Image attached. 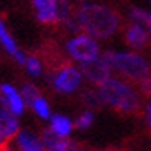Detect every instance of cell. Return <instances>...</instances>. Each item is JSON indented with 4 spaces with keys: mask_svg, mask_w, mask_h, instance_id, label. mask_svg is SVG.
Listing matches in <instances>:
<instances>
[{
    "mask_svg": "<svg viewBox=\"0 0 151 151\" xmlns=\"http://www.w3.org/2000/svg\"><path fill=\"white\" fill-rule=\"evenodd\" d=\"M76 22L85 34L105 39L121 27V15L114 9L100 4H85L76 10Z\"/></svg>",
    "mask_w": 151,
    "mask_h": 151,
    "instance_id": "cell-1",
    "label": "cell"
},
{
    "mask_svg": "<svg viewBox=\"0 0 151 151\" xmlns=\"http://www.w3.org/2000/svg\"><path fill=\"white\" fill-rule=\"evenodd\" d=\"M100 95L107 105L112 109L124 112V114H137L141 109V99L137 95V92L127 83L121 82L117 78H107L104 83L97 85Z\"/></svg>",
    "mask_w": 151,
    "mask_h": 151,
    "instance_id": "cell-2",
    "label": "cell"
},
{
    "mask_svg": "<svg viewBox=\"0 0 151 151\" xmlns=\"http://www.w3.org/2000/svg\"><path fill=\"white\" fill-rule=\"evenodd\" d=\"M104 60L109 63L112 70L122 76L129 78L131 82H141L146 76L151 75L150 63L144 60L143 56L136 53H117V51H105Z\"/></svg>",
    "mask_w": 151,
    "mask_h": 151,
    "instance_id": "cell-3",
    "label": "cell"
},
{
    "mask_svg": "<svg viewBox=\"0 0 151 151\" xmlns=\"http://www.w3.org/2000/svg\"><path fill=\"white\" fill-rule=\"evenodd\" d=\"M82 71L71 65H65L63 68L56 70V71H49L48 73V82L53 83L56 92L70 95L80 88L82 85Z\"/></svg>",
    "mask_w": 151,
    "mask_h": 151,
    "instance_id": "cell-4",
    "label": "cell"
},
{
    "mask_svg": "<svg viewBox=\"0 0 151 151\" xmlns=\"http://www.w3.org/2000/svg\"><path fill=\"white\" fill-rule=\"evenodd\" d=\"M66 51L73 60L80 63L90 61V60L97 58L99 53H100L97 41L88 34H78L73 39H70L66 42Z\"/></svg>",
    "mask_w": 151,
    "mask_h": 151,
    "instance_id": "cell-5",
    "label": "cell"
},
{
    "mask_svg": "<svg viewBox=\"0 0 151 151\" xmlns=\"http://www.w3.org/2000/svg\"><path fill=\"white\" fill-rule=\"evenodd\" d=\"M80 71L82 75L88 80V82L95 83V85H100L104 83L107 78H110V71L112 68L109 66V63L104 60V56H97L90 61L80 63Z\"/></svg>",
    "mask_w": 151,
    "mask_h": 151,
    "instance_id": "cell-6",
    "label": "cell"
},
{
    "mask_svg": "<svg viewBox=\"0 0 151 151\" xmlns=\"http://www.w3.org/2000/svg\"><path fill=\"white\" fill-rule=\"evenodd\" d=\"M17 132H19L17 116L14 114V110L10 109V105L5 100V97L0 95V134L7 141L10 137H14Z\"/></svg>",
    "mask_w": 151,
    "mask_h": 151,
    "instance_id": "cell-7",
    "label": "cell"
},
{
    "mask_svg": "<svg viewBox=\"0 0 151 151\" xmlns=\"http://www.w3.org/2000/svg\"><path fill=\"white\" fill-rule=\"evenodd\" d=\"M41 143L48 151H78V143L56 134L51 127L41 132Z\"/></svg>",
    "mask_w": 151,
    "mask_h": 151,
    "instance_id": "cell-8",
    "label": "cell"
},
{
    "mask_svg": "<svg viewBox=\"0 0 151 151\" xmlns=\"http://www.w3.org/2000/svg\"><path fill=\"white\" fill-rule=\"evenodd\" d=\"M150 31H146V29L141 26V24H132V26H129V27L126 29V42L129 44V46H132V48H144V46H148L150 44Z\"/></svg>",
    "mask_w": 151,
    "mask_h": 151,
    "instance_id": "cell-9",
    "label": "cell"
},
{
    "mask_svg": "<svg viewBox=\"0 0 151 151\" xmlns=\"http://www.w3.org/2000/svg\"><path fill=\"white\" fill-rule=\"evenodd\" d=\"M0 42H2V46L5 48V51H7L9 55H12L15 58V61L21 63V65H26V56H24V53H22L21 49L17 48V44H15L14 37L10 36V32L7 31V27H5V24L0 21Z\"/></svg>",
    "mask_w": 151,
    "mask_h": 151,
    "instance_id": "cell-10",
    "label": "cell"
},
{
    "mask_svg": "<svg viewBox=\"0 0 151 151\" xmlns=\"http://www.w3.org/2000/svg\"><path fill=\"white\" fill-rule=\"evenodd\" d=\"M32 5L37 10V21L42 24H56L55 2L53 0H32Z\"/></svg>",
    "mask_w": 151,
    "mask_h": 151,
    "instance_id": "cell-11",
    "label": "cell"
},
{
    "mask_svg": "<svg viewBox=\"0 0 151 151\" xmlns=\"http://www.w3.org/2000/svg\"><path fill=\"white\" fill-rule=\"evenodd\" d=\"M0 90H2V95L5 97V100L9 102L10 109L14 110V114L15 116H21L22 112H24V109H26V104L22 100L21 93H19L12 85H7V83L0 85Z\"/></svg>",
    "mask_w": 151,
    "mask_h": 151,
    "instance_id": "cell-12",
    "label": "cell"
},
{
    "mask_svg": "<svg viewBox=\"0 0 151 151\" xmlns=\"http://www.w3.org/2000/svg\"><path fill=\"white\" fill-rule=\"evenodd\" d=\"M17 144L21 151H46L41 139L34 137L29 131H19L17 132Z\"/></svg>",
    "mask_w": 151,
    "mask_h": 151,
    "instance_id": "cell-13",
    "label": "cell"
},
{
    "mask_svg": "<svg viewBox=\"0 0 151 151\" xmlns=\"http://www.w3.org/2000/svg\"><path fill=\"white\" fill-rule=\"evenodd\" d=\"M51 129L60 136L68 137L73 129V122L66 116H51Z\"/></svg>",
    "mask_w": 151,
    "mask_h": 151,
    "instance_id": "cell-14",
    "label": "cell"
},
{
    "mask_svg": "<svg viewBox=\"0 0 151 151\" xmlns=\"http://www.w3.org/2000/svg\"><path fill=\"white\" fill-rule=\"evenodd\" d=\"M82 102L90 107V109H102L104 105H107L104 97L100 95L99 90H93V88H85L82 92Z\"/></svg>",
    "mask_w": 151,
    "mask_h": 151,
    "instance_id": "cell-15",
    "label": "cell"
},
{
    "mask_svg": "<svg viewBox=\"0 0 151 151\" xmlns=\"http://www.w3.org/2000/svg\"><path fill=\"white\" fill-rule=\"evenodd\" d=\"M21 97H22V100H24V104L31 107L41 97V90L37 88L36 85H32V83H26L21 90Z\"/></svg>",
    "mask_w": 151,
    "mask_h": 151,
    "instance_id": "cell-16",
    "label": "cell"
},
{
    "mask_svg": "<svg viewBox=\"0 0 151 151\" xmlns=\"http://www.w3.org/2000/svg\"><path fill=\"white\" fill-rule=\"evenodd\" d=\"M55 2V14L58 22H65L71 17V7L68 0H53Z\"/></svg>",
    "mask_w": 151,
    "mask_h": 151,
    "instance_id": "cell-17",
    "label": "cell"
},
{
    "mask_svg": "<svg viewBox=\"0 0 151 151\" xmlns=\"http://www.w3.org/2000/svg\"><path fill=\"white\" fill-rule=\"evenodd\" d=\"M129 17L136 22V24H141V26L144 24V26H146L148 21H150L151 14H148L146 10H143V9H139V7H131L129 9Z\"/></svg>",
    "mask_w": 151,
    "mask_h": 151,
    "instance_id": "cell-18",
    "label": "cell"
},
{
    "mask_svg": "<svg viewBox=\"0 0 151 151\" xmlns=\"http://www.w3.org/2000/svg\"><path fill=\"white\" fill-rule=\"evenodd\" d=\"M31 107L34 109V112H36L39 117H41V119H49V117H51L49 105H48V102H46L42 97H39V99H37V100H36V102L31 105Z\"/></svg>",
    "mask_w": 151,
    "mask_h": 151,
    "instance_id": "cell-19",
    "label": "cell"
},
{
    "mask_svg": "<svg viewBox=\"0 0 151 151\" xmlns=\"http://www.w3.org/2000/svg\"><path fill=\"white\" fill-rule=\"evenodd\" d=\"M26 68H27V71L32 76H39L42 71V65L36 56H29L27 60H26Z\"/></svg>",
    "mask_w": 151,
    "mask_h": 151,
    "instance_id": "cell-20",
    "label": "cell"
},
{
    "mask_svg": "<svg viewBox=\"0 0 151 151\" xmlns=\"http://www.w3.org/2000/svg\"><path fill=\"white\" fill-rule=\"evenodd\" d=\"M92 122H93V112H92V110H87V112H83V114L78 116L75 126L78 129H87V127L92 126Z\"/></svg>",
    "mask_w": 151,
    "mask_h": 151,
    "instance_id": "cell-21",
    "label": "cell"
},
{
    "mask_svg": "<svg viewBox=\"0 0 151 151\" xmlns=\"http://www.w3.org/2000/svg\"><path fill=\"white\" fill-rule=\"evenodd\" d=\"M137 85H139V92H141L143 95L151 97V75L146 76V78L141 80V82H137Z\"/></svg>",
    "mask_w": 151,
    "mask_h": 151,
    "instance_id": "cell-22",
    "label": "cell"
},
{
    "mask_svg": "<svg viewBox=\"0 0 151 151\" xmlns=\"http://www.w3.org/2000/svg\"><path fill=\"white\" fill-rule=\"evenodd\" d=\"M144 112H146V124H148V127L151 129V100L146 104V107H144Z\"/></svg>",
    "mask_w": 151,
    "mask_h": 151,
    "instance_id": "cell-23",
    "label": "cell"
},
{
    "mask_svg": "<svg viewBox=\"0 0 151 151\" xmlns=\"http://www.w3.org/2000/svg\"><path fill=\"white\" fill-rule=\"evenodd\" d=\"M0 151H14V150H12V148H9L7 143H4L2 146H0Z\"/></svg>",
    "mask_w": 151,
    "mask_h": 151,
    "instance_id": "cell-24",
    "label": "cell"
},
{
    "mask_svg": "<svg viewBox=\"0 0 151 151\" xmlns=\"http://www.w3.org/2000/svg\"><path fill=\"white\" fill-rule=\"evenodd\" d=\"M146 26H148V31H150V36H151V17H150V21H148V24H146Z\"/></svg>",
    "mask_w": 151,
    "mask_h": 151,
    "instance_id": "cell-25",
    "label": "cell"
},
{
    "mask_svg": "<svg viewBox=\"0 0 151 151\" xmlns=\"http://www.w3.org/2000/svg\"><path fill=\"white\" fill-rule=\"evenodd\" d=\"M4 143H5V139H4V136H2V134H0V146H2Z\"/></svg>",
    "mask_w": 151,
    "mask_h": 151,
    "instance_id": "cell-26",
    "label": "cell"
},
{
    "mask_svg": "<svg viewBox=\"0 0 151 151\" xmlns=\"http://www.w3.org/2000/svg\"><path fill=\"white\" fill-rule=\"evenodd\" d=\"M104 151H116V150H104Z\"/></svg>",
    "mask_w": 151,
    "mask_h": 151,
    "instance_id": "cell-27",
    "label": "cell"
},
{
    "mask_svg": "<svg viewBox=\"0 0 151 151\" xmlns=\"http://www.w3.org/2000/svg\"><path fill=\"white\" fill-rule=\"evenodd\" d=\"M76 2H85V0H76Z\"/></svg>",
    "mask_w": 151,
    "mask_h": 151,
    "instance_id": "cell-28",
    "label": "cell"
},
{
    "mask_svg": "<svg viewBox=\"0 0 151 151\" xmlns=\"http://www.w3.org/2000/svg\"><path fill=\"white\" fill-rule=\"evenodd\" d=\"M80 151H87V150H80Z\"/></svg>",
    "mask_w": 151,
    "mask_h": 151,
    "instance_id": "cell-29",
    "label": "cell"
}]
</instances>
